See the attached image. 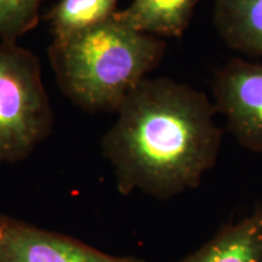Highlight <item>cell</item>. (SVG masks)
I'll return each mask as SVG.
<instances>
[{"mask_svg":"<svg viewBox=\"0 0 262 262\" xmlns=\"http://www.w3.org/2000/svg\"><path fill=\"white\" fill-rule=\"evenodd\" d=\"M215 104L169 78H146L117 110L101 141L122 194L169 199L201 185L215 165L222 133Z\"/></svg>","mask_w":262,"mask_h":262,"instance_id":"cell-1","label":"cell"},{"mask_svg":"<svg viewBox=\"0 0 262 262\" xmlns=\"http://www.w3.org/2000/svg\"><path fill=\"white\" fill-rule=\"evenodd\" d=\"M166 44L118 17L64 39H52L49 60L60 90L88 112H117L162 61Z\"/></svg>","mask_w":262,"mask_h":262,"instance_id":"cell-2","label":"cell"},{"mask_svg":"<svg viewBox=\"0 0 262 262\" xmlns=\"http://www.w3.org/2000/svg\"><path fill=\"white\" fill-rule=\"evenodd\" d=\"M40 61L16 41L0 40V165L21 162L54 125Z\"/></svg>","mask_w":262,"mask_h":262,"instance_id":"cell-3","label":"cell"},{"mask_svg":"<svg viewBox=\"0 0 262 262\" xmlns=\"http://www.w3.org/2000/svg\"><path fill=\"white\" fill-rule=\"evenodd\" d=\"M212 95L239 142L262 153V63L229 61L216 73Z\"/></svg>","mask_w":262,"mask_h":262,"instance_id":"cell-4","label":"cell"},{"mask_svg":"<svg viewBox=\"0 0 262 262\" xmlns=\"http://www.w3.org/2000/svg\"><path fill=\"white\" fill-rule=\"evenodd\" d=\"M0 262H146L113 256L81 241L0 214Z\"/></svg>","mask_w":262,"mask_h":262,"instance_id":"cell-5","label":"cell"},{"mask_svg":"<svg viewBox=\"0 0 262 262\" xmlns=\"http://www.w3.org/2000/svg\"><path fill=\"white\" fill-rule=\"evenodd\" d=\"M178 262H262V205Z\"/></svg>","mask_w":262,"mask_h":262,"instance_id":"cell-6","label":"cell"},{"mask_svg":"<svg viewBox=\"0 0 262 262\" xmlns=\"http://www.w3.org/2000/svg\"><path fill=\"white\" fill-rule=\"evenodd\" d=\"M199 0H131L117 16L136 31L158 38H179L191 24Z\"/></svg>","mask_w":262,"mask_h":262,"instance_id":"cell-7","label":"cell"},{"mask_svg":"<svg viewBox=\"0 0 262 262\" xmlns=\"http://www.w3.org/2000/svg\"><path fill=\"white\" fill-rule=\"evenodd\" d=\"M214 22L228 47L262 56V0H212Z\"/></svg>","mask_w":262,"mask_h":262,"instance_id":"cell-8","label":"cell"},{"mask_svg":"<svg viewBox=\"0 0 262 262\" xmlns=\"http://www.w3.org/2000/svg\"><path fill=\"white\" fill-rule=\"evenodd\" d=\"M119 0H60L49 14L54 39H64L102 24L118 12Z\"/></svg>","mask_w":262,"mask_h":262,"instance_id":"cell-9","label":"cell"},{"mask_svg":"<svg viewBox=\"0 0 262 262\" xmlns=\"http://www.w3.org/2000/svg\"><path fill=\"white\" fill-rule=\"evenodd\" d=\"M44 0H0V40L16 41L39 22Z\"/></svg>","mask_w":262,"mask_h":262,"instance_id":"cell-10","label":"cell"}]
</instances>
